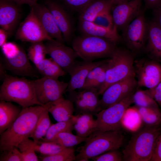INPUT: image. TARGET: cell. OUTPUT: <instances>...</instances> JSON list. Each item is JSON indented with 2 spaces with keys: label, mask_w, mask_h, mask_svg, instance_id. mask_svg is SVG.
Here are the masks:
<instances>
[{
  "label": "cell",
  "mask_w": 161,
  "mask_h": 161,
  "mask_svg": "<svg viewBox=\"0 0 161 161\" xmlns=\"http://www.w3.org/2000/svg\"><path fill=\"white\" fill-rule=\"evenodd\" d=\"M0 161H22L21 154L17 147L1 152Z\"/></svg>",
  "instance_id": "obj_41"
},
{
  "label": "cell",
  "mask_w": 161,
  "mask_h": 161,
  "mask_svg": "<svg viewBox=\"0 0 161 161\" xmlns=\"http://www.w3.org/2000/svg\"><path fill=\"white\" fill-rule=\"evenodd\" d=\"M145 50L152 60L161 63V28L154 20L148 22Z\"/></svg>",
  "instance_id": "obj_22"
},
{
  "label": "cell",
  "mask_w": 161,
  "mask_h": 161,
  "mask_svg": "<svg viewBox=\"0 0 161 161\" xmlns=\"http://www.w3.org/2000/svg\"><path fill=\"white\" fill-rule=\"evenodd\" d=\"M0 100L15 102L22 107L43 106L36 98L33 80L7 74L0 86Z\"/></svg>",
  "instance_id": "obj_4"
},
{
  "label": "cell",
  "mask_w": 161,
  "mask_h": 161,
  "mask_svg": "<svg viewBox=\"0 0 161 161\" xmlns=\"http://www.w3.org/2000/svg\"><path fill=\"white\" fill-rule=\"evenodd\" d=\"M148 22L143 10L122 30V36L128 48L138 52L145 46L148 36Z\"/></svg>",
  "instance_id": "obj_9"
},
{
  "label": "cell",
  "mask_w": 161,
  "mask_h": 161,
  "mask_svg": "<svg viewBox=\"0 0 161 161\" xmlns=\"http://www.w3.org/2000/svg\"><path fill=\"white\" fill-rule=\"evenodd\" d=\"M87 138L73 134L72 132H64L57 134L52 141L65 148H74Z\"/></svg>",
  "instance_id": "obj_32"
},
{
  "label": "cell",
  "mask_w": 161,
  "mask_h": 161,
  "mask_svg": "<svg viewBox=\"0 0 161 161\" xmlns=\"http://www.w3.org/2000/svg\"><path fill=\"white\" fill-rule=\"evenodd\" d=\"M18 6L25 4L30 6L37 2L38 0H11Z\"/></svg>",
  "instance_id": "obj_48"
},
{
  "label": "cell",
  "mask_w": 161,
  "mask_h": 161,
  "mask_svg": "<svg viewBox=\"0 0 161 161\" xmlns=\"http://www.w3.org/2000/svg\"><path fill=\"white\" fill-rule=\"evenodd\" d=\"M76 135L86 138L97 130L96 120L93 115L85 113L73 115L71 118Z\"/></svg>",
  "instance_id": "obj_24"
},
{
  "label": "cell",
  "mask_w": 161,
  "mask_h": 161,
  "mask_svg": "<svg viewBox=\"0 0 161 161\" xmlns=\"http://www.w3.org/2000/svg\"><path fill=\"white\" fill-rule=\"evenodd\" d=\"M142 120L137 107L129 106L121 120V126L131 131L136 132L140 128Z\"/></svg>",
  "instance_id": "obj_29"
},
{
  "label": "cell",
  "mask_w": 161,
  "mask_h": 161,
  "mask_svg": "<svg viewBox=\"0 0 161 161\" xmlns=\"http://www.w3.org/2000/svg\"><path fill=\"white\" fill-rule=\"evenodd\" d=\"M147 8L155 9L161 3V0H143Z\"/></svg>",
  "instance_id": "obj_45"
},
{
  "label": "cell",
  "mask_w": 161,
  "mask_h": 161,
  "mask_svg": "<svg viewBox=\"0 0 161 161\" xmlns=\"http://www.w3.org/2000/svg\"><path fill=\"white\" fill-rule=\"evenodd\" d=\"M29 138L21 141L17 147L21 154L22 161H39L34 149L35 143Z\"/></svg>",
  "instance_id": "obj_35"
},
{
  "label": "cell",
  "mask_w": 161,
  "mask_h": 161,
  "mask_svg": "<svg viewBox=\"0 0 161 161\" xmlns=\"http://www.w3.org/2000/svg\"><path fill=\"white\" fill-rule=\"evenodd\" d=\"M154 11V20L161 28V3Z\"/></svg>",
  "instance_id": "obj_46"
},
{
  "label": "cell",
  "mask_w": 161,
  "mask_h": 161,
  "mask_svg": "<svg viewBox=\"0 0 161 161\" xmlns=\"http://www.w3.org/2000/svg\"><path fill=\"white\" fill-rule=\"evenodd\" d=\"M1 48L3 55L1 60L7 70L18 76L38 77L22 47L13 42H7Z\"/></svg>",
  "instance_id": "obj_7"
},
{
  "label": "cell",
  "mask_w": 161,
  "mask_h": 161,
  "mask_svg": "<svg viewBox=\"0 0 161 161\" xmlns=\"http://www.w3.org/2000/svg\"><path fill=\"white\" fill-rule=\"evenodd\" d=\"M27 54L30 60L35 66L46 58L47 53L43 41L31 43Z\"/></svg>",
  "instance_id": "obj_34"
},
{
  "label": "cell",
  "mask_w": 161,
  "mask_h": 161,
  "mask_svg": "<svg viewBox=\"0 0 161 161\" xmlns=\"http://www.w3.org/2000/svg\"><path fill=\"white\" fill-rule=\"evenodd\" d=\"M142 0H131L113 5L112 16L114 25L122 31L140 13Z\"/></svg>",
  "instance_id": "obj_16"
},
{
  "label": "cell",
  "mask_w": 161,
  "mask_h": 161,
  "mask_svg": "<svg viewBox=\"0 0 161 161\" xmlns=\"http://www.w3.org/2000/svg\"><path fill=\"white\" fill-rule=\"evenodd\" d=\"M30 7L48 34L52 39L64 43L63 35L46 6L36 2Z\"/></svg>",
  "instance_id": "obj_20"
},
{
  "label": "cell",
  "mask_w": 161,
  "mask_h": 161,
  "mask_svg": "<svg viewBox=\"0 0 161 161\" xmlns=\"http://www.w3.org/2000/svg\"><path fill=\"white\" fill-rule=\"evenodd\" d=\"M35 66L42 77L58 79L66 73L51 58H45Z\"/></svg>",
  "instance_id": "obj_28"
},
{
  "label": "cell",
  "mask_w": 161,
  "mask_h": 161,
  "mask_svg": "<svg viewBox=\"0 0 161 161\" xmlns=\"http://www.w3.org/2000/svg\"><path fill=\"white\" fill-rule=\"evenodd\" d=\"M106 60L94 62L76 61L68 73L70 75V79L66 91L69 92L77 89H81L91 71Z\"/></svg>",
  "instance_id": "obj_19"
},
{
  "label": "cell",
  "mask_w": 161,
  "mask_h": 161,
  "mask_svg": "<svg viewBox=\"0 0 161 161\" xmlns=\"http://www.w3.org/2000/svg\"><path fill=\"white\" fill-rule=\"evenodd\" d=\"M133 103L138 107H158L157 103L146 90H139L133 94Z\"/></svg>",
  "instance_id": "obj_36"
},
{
  "label": "cell",
  "mask_w": 161,
  "mask_h": 161,
  "mask_svg": "<svg viewBox=\"0 0 161 161\" xmlns=\"http://www.w3.org/2000/svg\"><path fill=\"white\" fill-rule=\"evenodd\" d=\"M45 106L57 122L66 121L71 119L75 111L72 102L63 97Z\"/></svg>",
  "instance_id": "obj_23"
},
{
  "label": "cell",
  "mask_w": 161,
  "mask_h": 161,
  "mask_svg": "<svg viewBox=\"0 0 161 161\" xmlns=\"http://www.w3.org/2000/svg\"><path fill=\"white\" fill-rule=\"evenodd\" d=\"M68 92V99L73 104L75 114L95 115L102 110L98 90L95 89H80Z\"/></svg>",
  "instance_id": "obj_11"
},
{
  "label": "cell",
  "mask_w": 161,
  "mask_h": 161,
  "mask_svg": "<svg viewBox=\"0 0 161 161\" xmlns=\"http://www.w3.org/2000/svg\"><path fill=\"white\" fill-rule=\"evenodd\" d=\"M113 5L109 0H93L80 12L79 21L92 22L99 14L111 10Z\"/></svg>",
  "instance_id": "obj_26"
},
{
  "label": "cell",
  "mask_w": 161,
  "mask_h": 161,
  "mask_svg": "<svg viewBox=\"0 0 161 161\" xmlns=\"http://www.w3.org/2000/svg\"><path fill=\"white\" fill-rule=\"evenodd\" d=\"M78 27L82 34L103 38L116 44L121 40L116 27L110 29L99 26L92 22L79 21Z\"/></svg>",
  "instance_id": "obj_21"
},
{
  "label": "cell",
  "mask_w": 161,
  "mask_h": 161,
  "mask_svg": "<svg viewBox=\"0 0 161 161\" xmlns=\"http://www.w3.org/2000/svg\"><path fill=\"white\" fill-rule=\"evenodd\" d=\"M137 80L132 76L114 83L104 92L100 100L102 110L120 102L135 92Z\"/></svg>",
  "instance_id": "obj_13"
},
{
  "label": "cell",
  "mask_w": 161,
  "mask_h": 161,
  "mask_svg": "<svg viewBox=\"0 0 161 161\" xmlns=\"http://www.w3.org/2000/svg\"><path fill=\"white\" fill-rule=\"evenodd\" d=\"M73 130V124L71 119L66 121L57 122L51 124L45 136L40 141H52L58 134L64 132H72Z\"/></svg>",
  "instance_id": "obj_33"
},
{
  "label": "cell",
  "mask_w": 161,
  "mask_h": 161,
  "mask_svg": "<svg viewBox=\"0 0 161 161\" xmlns=\"http://www.w3.org/2000/svg\"><path fill=\"white\" fill-rule=\"evenodd\" d=\"M110 10L104 12L97 16L92 22L100 26L110 29H113L114 25Z\"/></svg>",
  "instance_id": "obj_39"
},
{
  "label": "cell",
  "mask_w": 161,
  "mask_h": 161,
  "mask_svg": "<svg viewBox=\"0 0 161 161\" xmlns=\"http://www.w3.org/2000/svg\"><path fill=\"white\" fill-rule=\"evenodd\" d=\"M10 35L6 31L0 28V47L7 42V39L8 36Z\"/></svg>",
  "instance_id": "obj_47"
},
{
  "label": "cell",
  "mask_w": 161,
  "mask_h": 161,
  "mask_svg": "<svg viewBox=\"0 0 161 161\" xmlns=\"http://www.w3.org/2000/svg\"><path fill=\"white\" fill-rule=\"evenodd\" d=\"M161 133L160 125L145 126L136 131L122 151L123 160L151 161Z\"/></svg>",
  "instance_id": "obj_2"
},
{
  "label": "cell",
  "mask_w": 161,
  "mask_h": 161,
  "mask_svg": "<svg viewBox=\"0 0 161 161\" xmlns=\"http://www.w3.org/2000/svg\"><path fill=\"white\" fill-rule=\"evenodd\" d=\"M7 70L2 61H0V79L3 80L6 75V70Z\"/></svg>",
  "instance_id": "obj_49"
},
{
  "label": "cell",
  "mask_w": 161,
  "mask_h": 161,
  "mask_svg": "<svg viewBox=\"0 0 161 161\" xmlns=\"http://www.w3.org/2000/svg\"><path fill=\"white\" fill-rule=\"evenodd\" d=\"M74 148H66L54 154L46 156L41 155L39 157L42 161H76V155Z\"/></svg>",
  "instance_id": "obj_38"
},
{
  "label": "cell",
  "mask_w": 161,
  "mask_h": 161,
  "mask_svg": "<svg viewBox=\"0 0 161 161\" xmlns=\"http://www.w3.org/2000/svg\"><path fill=\"white\" fill-rule=\"evenodd\" d=\"M49 113L47 108L41 113L35 127L30 137L35 143L45 136L52 124Z\"/></svg>",
  "instance_id": "obj_30"
},
{
  "label": "cell",
  "mask_w": 161,
  "mask_h": 161,
  "mask_svg": "<svg viewBox=\"0 0 161 161\" xmlns=\"http://www.w3.org/2000/svg\"><path fill=\"white\" fill-rule=\"evenodd\" d=\"M66 148L53 141H39L35 143L34 149L41 155L49 156L56 154Z\"/></svg>",
  "instance_id": "obj_37"
},
{
  "label": "cell",
  "mask_w": 161,
  "mask_h": 161,
  "mask_svg": "<svg viewBox=\"0 0 161 161\" xmlns=\"http://www.w3.org/2000/svg\"><path fill=\"white\" fill-rule=\"evenodd\" d=\"M70 9L81 12L93 0H62Z\"/></svg>",
  "instance_id": "obj_42"
},
{
  "label": "cell",
  "mask_w": 161,
  "mask_h": 161,
  "mask_svg": "<svg viewBox=\"0 0 161 161\" xmlns=\"http://www.w3.org/2000/svg\"><path fill=\"white\" fill-rule=\"evenodd\" d=\"M124 139L121 130H96L87 137L84 144L78 148L76 161H88L108 151L119 149L123 144Z\"/></svg>",
  "instance_id": "obj_3"
},
{
  "label": "cell",
  "mask_w": 161,
  "mask_h": 161,
  "mask_svg": "<svg viewBox=\"0 0 161 161\" xmlns=\"http://www.w3.org/2000/svg\"><path fill=\"white\" fill-rule=\"evenodd\" d=\"M146 90L157 103L161 106V82L154 88Z\"/></svg>",
  "instance_id": "obj_43"
},
{
  "label": "cell",
  "mask_w": 161,
  "mask_h": 161,
  "mask_svg": "<svg viewBox=\"0 0 161 161\" xmlns=\"http://www.w3.org/2000/svg\"><path fill=\"white\" fill-rule=\"evenodd\" d=\"M137 85L148 89L161 82V63L152 60H139L134 65Z\"/></svg>",
  "instance_id": "obj_14"
},
{
  "label": "cell",
  "mask_w": 161,
  "mask_h": 161,
  "mask_svg": "<svg viewBox=\"0 0 161 161\" xmlns=\"http://www.w3.org/2000/svg\"><path fill=\"white\" fill-rule=\"evenodd\" d=\"M46 108L40 105L22 107L12 126L0 134V152L17 147L21 141L30 138L40 115Z\"/></svg>",
  "instance_id": "obj_1"
},
{
  "label": "cell",
  "mask_w": 161,
  "mask_h": 161,
  "mask_svg": "<svg viewBox=\"0 0 161 161\" xmlns=\"http://www.w3.org/2000/svg\"><path fill=\"white\" fill-rule=\"evenodd\" d=\"M92 159L94 161H121L123 157L122 153L118 149L108 151Z\"/></svg>",
  "instance_id": "obj_40"
},
{
  "label": "cell",
  "mask_w": 161,
  "mask_h": 161,
  "mask_svg": "<svg viewBox=\"0 0 161 161\" xmlns=\"http://www.w3.org/2000/svg\"><path fill=\"white\" fill-rule=\"evenodd\" d=\"M33 81L36 98L44 106L63 97L69 84L58 79L47 77Z\"/></svg>",
  "instance_id": "obj_10"
},
{
  "label": "cell",
  "mask_w": 161,
  "mask_h": 161,
  "mask_svg": "<svg viewBox=\"0 0 161 161\" xmlns=\"http://www.w3.org/2000/svg\"><path fill=\"white\" fill-rule=\"evenodd\" d=\"M135 76L134 58L130 51L116 47L108 59L105 81L98 91L102 95L112 84Z\"/></svg>",
  "instance_id": "obj_5"
},
{
  "label": "cell",
  "mask_w": 161,
  "mask_h": 161,
  "mask_svg": "<svg viewBox=\"0 0 161 161\" xmlns=\"http://www.w3.org/2000/svg\"><path fill=\"white\" fill-rule=\"evenodd\" d=\"M15 39L31 43L52 39L47 33L32 9L16 31Z\"/></svg>",
  "instance_id": "obj_12"
},
{
  "label": "cell",
  "mask_w": 161,
  "mask_h": 161,
  "mask_svg": "<svg viewBox=\"0 0 161 161\" xmlns=\"http://www.w3.org/2000/svg\"><path fill=\"white\" fill-rule=\"evenodd\" d=\"M113 4V5L120 3L129 1L131 0H109Z\"/></svg>",
  "instance_id": "obj_50"
},
{
  "label": "cell",
  "mask_w": 161,
  "mask_h": 161,
  "mask_svg": "<svg viewBox=\"0 0 161 161\" xmlns=\"http://www.w3.org/2000/svg\"><path fill=\"white\" fill-rule=\"evenodd\" d=\"M47 54L49 55L66 72L68 73L78 57L73 49L64 43L52 39L44 44Z\"/></svg>",
  "instance_id": "obj_15"
},
{
  "label": "cell",
  "mask_w": 161,
  "mask_h": 161,
  "mask_svg": "<svg viewBox=\"0 0 161 161\" xmlns=\"http://www.w3.org/2000/svg\"><path fill=\"white\" fill-rule=\"evenodd\" d=\"M12 102L0 101V134L10 127L19 116L22 107Z\"/></svg>",
  "instance_id": "obj_25"
},
{
  "label": "cell",
  "mask_w": 161,
  "mask_h": 161,
  "mask_svg": "<svg viewBox=\"0 0 161 161\" xmlns=\"http://www.w3.org/2000/svg\"><path fill=\"white\" fill-rule=\"evenodd\" d=\"M45 5L52 14L65 42L69 43L73 39L74 27L69 14L61 4L52 0H46Z\"/></svg>",
  "instance_id": "obj_17"
},
{
  "label": "cell",
  "mask_w": 161,
  "mask_h": 161,
  "mask_svg": "<svg viewBox=\"0 0 161 161\" xmlns=\"http://www.w3.org/2000/svg\"><path fill=\"white\" fill-rule=\"evenodd\" d=\"M108 60L91 71L81 89H95L98 91L105 80Z\"/></svg>",
  "instance_id": "obj_27"
},
{
  "label": "cell",
  "mask_w": 161,
  "mask_h": 161,
  "mask_svg": "<svg viewBox=\"0 0 161 161\" xmlns=\"http://www.w3.org/2000/svg\"><path fill=\"white\" fill-rule=\"evenodd\" d=\"M72 45L78 57L86 61L109 58L117 47L115 44L105 38L83 34L73 39Z\"/></svg>",
  "instance_id": "obj_6"
},
{
  "label": "cell",
  "mask_w": 161,
  "mask_h": 161,
  "mask_svg": "<svg viewBox=\"0 0 161 161\" xmlns=\"http://www.w3.org/2000/svg\"><path fill=\"white\" fill-rule=\"evenodd\" d=\"M137 107L142 122L145 126L160 125L161 111L158 107Z\"/></svg>",
  "instance_id": "obj_31"
},
{
  "label": "cell",
  "mask_w": 161,
  "mask_h": 161,
  "mask_svg": "<svg viewBox=\"0 0 161 161\" xmlns=\"http://www.w3.org/2000/svg\"><path fill=\"white\" fill-rule=\"evenodd\" d=\"M151 161H161V133L157 140Z\"/></svg>",
  "instance_id": "obj_44"
},
{
  "label": "cell",
  "mask_w": 161,
  "mask_h": 161,
  "mask_svg": "<svg viewBox=\"0 0 161 161\" xmlns=\"http://www.w3.org/2000/svg\"><path fill=\"white\" fill-rule=\"evenodd\" d=\"M18 6L11 0H0V26L10 35L14 33L20 24Z\"/></svg>",
  "instance_id": "obj_18"
},
{
  "label": "cell",
  "mask_w": 161,
  "mask_h": 161,
  "mask_svg": "<svg viewBox=\"0 0 161 161\" xmlns=\"http://www.w3.org/2000/svg\"><path fill=\"white\" fill-rule=\"evenodd\" d=\"M134 92L95 115L97 117V130L108 131L121 130L122 118L126 109L133 103Z\"/></svg>",
  "instance_id": "obj_8"
}]
</instances>
